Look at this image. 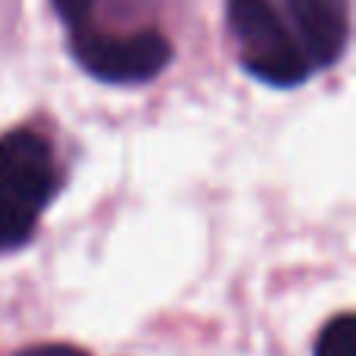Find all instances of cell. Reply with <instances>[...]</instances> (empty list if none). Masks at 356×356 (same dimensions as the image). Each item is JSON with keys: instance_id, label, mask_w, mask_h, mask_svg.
I'll return each instance as SVG.
<instances>
[{"instance_id": "6da1fadb", "label": "cell", "mask_w": 356, "mask_h": 356, "mask_svg": "<svg viewBox=\"0 0 356 356\" xmlns=\"http://www.w3.org/2000/svg\"><path fill=\"white\" fill-rule=\"evenodd\" d=\"M228 22L244 44V69L275 88H294L309 79V60L284 29L269 0H232Z\"/></svg>"}, {"instance_id": "7a4b0ae2", "label": "cell", "mask_w": 356, "mask_h": 356, "mask_svg": "<svg viewBox=\"0 0 356 356\" xmlns=\"http://www.w3.org/2000/svg\"><path fill=\"white\" fill-rule=\"evenodd\" d=\"M72 54L94 79L113 85H135L160 75L172 60V47L160 31L110 35L79 25L72 38Z\"/></svg>"}, {"instance_id": "3957f363", "label": "cell", "mask_w": 356, "mask_h": 356, "mask_svg": "<svg viewBox=\"0 0 356 356\" xmlns=\"http://www.w3.org/2000/svg\"><path fill=\"white\" fill-rule=\"evenodd\" d=\"M56 188L54 156L44 138L13 131L0 138V200L38 216Z\"/></svg>"}, {"instance_id": "277c9868", "label": "cell", "mask_w": 356, "mask_h": 356, "mask_svg": "<svg viewBox=\"0 0 356 356\" xmlns=\"http://www.w3.org/2000/svg\"><path fill=\"white\" fill-rule=\"evenodd\" d=\"M284 10L309 66L338 63L350 38V0H284Z\"/></svg>"}, {"instance_id": "5b68a950", "label": "cell", "mask_w": 356, "mask_h": 356, "mask_svg": "<svg viewBox=\"0 0 356 356\" xmlns=\"http://www.w3.org/2000/svg\"><path fill=\"white\" fill-rule=\"evenodd\" d=\"M316 356H356V319L344 313L325 325L316 344Z\"/></svg>"}, {"instance_id": "8992f818", "label": "cell", "mask_w": 356, "mask_h": 356, "mask_svg": "<svg viewBox=\"0 0 356 356\" xmlns=\"http://www.w3.org/2000/svg\"><path fill=\"white\" fill-rule=\"evenodd\" d=\"M35 232V213L16 207V203L0 200V253L25 244Z\"/></svg>"}, {"instance_id": "52a82bcc", "label": "cell", "mask_w": 356, "mask_h": 356, "mask_svg": "<svg viewBox=\"0 0 356 356\" xmlns=\"http://www.w3.org/2000/svg\"><path fill=\"white\" fill-rule=\"evenodd\" d=\"M54 10L60 13L69 25H75V29H79V25H85L88 16H91L94 0H54Z\"/></svg>"}, {"instance_id": "ba28073f", "label": "cell", "mask_w": 356, "mask_h": 356, "mask_svg": "<svg viewBox=\"0 0 356 356\" xmlns=\"http://www.w3.org/2000/svg\"><path fill=\"white\" fill-rule=\"evenodd\" d=\"M16 356H88V353L79 350V347H69V344H38V347H29V350H22Z\"/></svg>"}]
</instances>
